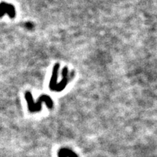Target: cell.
<instances>
[{"label": "cell", "mask_w": 157, "mask_h": 157, "mask_svg": "<svg viewBox=\"0 0 157 157\" xmlns=\"http://www.w3.org/2000/svg\"><path fill=\"white\" fill-rule=\"evenodd\" d=\"M7 13L10 18H14L15 16V9L14 6L10 4L2 2L0 3V17Z\"/></svg>", "instance_id": "7a4b0ae2"}, {"label": "cell", "mask_w": 157, "mask_h": 157, "mask_svg": "<svg viewBox=\"0 0 157 157\" xmlns=\"http://www.w3.org/2000/svg\"><path fill=\"white\" fill-rule=\"evenodd\" d=\"M58 157H78V155L73 151L68 148H61L58 152Z\"/></svg>", "instance_id": "5b68a950"}, {"label": "cell", "mask_w": 157, "mask_h": 157, "mask_svg": "<svg viewBox=\"0 0 157 157\" xmlns=\"http://www.w3.org/2000/svg\"><path fill=\"white\" fill-rule=\"evenodd\" d=\"M25 100L27 101V104H28V109L29 111L31 113H35L39 112L42 110V103H45L46 105L48 106V109H52L53 108V101L51 99L50 96L47 95H42L38 98V101L36 103H34V100H33L32 95L30 92L27 91L25 94Z\"/></svg>", "instance_id": "6da1fadb"}, {"label": "cell", "mask_w": 157, "mask_h": 157, "mask_svg": "<svg viewBox=\"0 0 157 157\" xmlns=\"http://www.w3.org/2000/svg\"><path fill=\"white\" fill-rule=\"evenodd\" d=\"M62 80L59 83L57 84L56 87H55L54 91L56 92H60L62 90H63L66 88V85L68 84V68L65 67L62 71Z\"/></svg>", "instance_id": "3957f363"}, {"label": "cell", "mask_w": 157, "mask_h": 157, "mask_svg": "<svg viewBox=\"0 0 157 157\" xmlns=\"http://www.w3.org/2000/svg\"><path fill=\"white\" fill-rule=\"evenodd\" d=\"M59 68H60V64L56 63L54 66L53 68H52V76H51L50 84H49V87H50V90L54 91L55 87H56L57 84H58V71Z\"/></svg>", "instance_id": "277c9868"}]
</instances>
